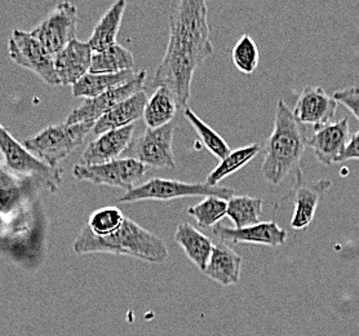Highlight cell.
Masks as SVG:
<instances>
[{
	"label": "cell",
	"instance_id": "cell-1",
	"mask_svg": "<svg viewBox=\"0 0 359 336\" xmlns=\"http://www.w3.org/2000/svg\"><path fill=\"white\" fill-rule=\"evenodd\" d=\"M212 52L207 3L180 0L170 17V39L151 86L171 90L179 110H184L188 107L194 73Z\"/></svg>",
	"mask_w": 359,
	"mask_h": 336
},
{
	"label": "cell",
	"instance_id": "cell-2",
	"mask_svg": "<svg viewBox=\"0 0 359 336\" xmlns=\"http://www.w3.org/2000/svg\"><path fill=\"white\" fill-rule=\"evenodd\" d=\"M308 139L305 126L294 118L285 100H278L274 128L264 148L262 177L271 185L282 184L291 175L300 180V162L308 147Z\"/></svg>",
	"mask_w": 359,
	"mask_h": 336
},
{
	"label": "cell",
	"instance_id": "cell-3",
	"mask_svg": "<svg viewBox=\"0 0 359 336\" xmlns=\"http://www.w3.org/2000/svg\"><path fill=\"white\" fill-rule=\"evenodd\" d=\"M73 247L76 254L121 255L154 264H162L170 255L162 238L127 216L118 229L107 236H95L84 225Z\"/></svg>",
	"mask_w": 359,
	"mask_h": 336
},
{
	"label": "cell",
	"instance_id": "cell-4",
	"mask_svg": "<svg viewBox=\"0 0 359 336\" xmlns=\"http://www.w3.org/2000/svg\"><path fill=\"white\" fill-rule=\"evenodd\" d=\"M93 127L95 122L49 126L32 139L26 140L24 147L43 163L55 168L82 144Z\"/></svg>",
	"mask_w": 359,
	"mask_h": 336
},
{
	"label": "cell",
	"instance_id": "cell-5",
	"mask_svg": "<svg viewBox=\"0 0 359 336\" xmlns=\"http://www.w3.org/2000/svg\"><path fill=\"white\" fill-rule=\"evenodd\" d=\"M236 196L234 189L211 187L205 182H184L156 177L126 191L119 197V203H133L140 201H173L188 197H219L230 199Z\"/></svg>",
	"mask_w": 359,
	"mask_h": 336
},
{
	"label": "cell",
	"instance_id": "cell-6",
	"mask_svg": "<svg viewBox=\"0 0 359 336\" xmlns=\"http://www.w3.org/2000/svg\"><path fill=\"white\" fill-rule=\"evenodd\" d=\"M147 171V167L145 164L127 156L96 166L75 164L73 175L76 180L90 181L96 185L126 189L128 191L135 188V184Z\"/></svg>",
	"mask_w": 359,
	"mask_h": 336
},
{
	"label": "cell",
	"instance_id": "cell-7",
	"mask_svg": "<svg viewBox=\"0 0 359 336\" xmlns=\"http://www.w3.org/2000/svg\"><path fill=\"white\" fill-rule=\"evenodd\" d=\"M76 27L78 8L70 1H62L34 29L32 35L55 58L70 41L76 39Z\"/></svg>",
	"mask_w": 359,
	"mask_h": 336
},
{
	"label": "cell",
	"instance_id": "cell-8",
	"mask_svg": "<svg viewBox=\"0 0 359 336\" xmlns=\"http://www.w3.org/2000/svg\"><path fill=\"white\" fill-rule=\"evenodd\" d=\"M175 122L161 128H147L141 136L132 141L127 149L128 158H133L145 166L154 168H175L176 162L172 150Z\"/></svg>",
	"mask_w": 359,
	"mask_h": 336
},
{
	"label": "cell",
	"instance_id": "cell-9",
	"mask_svg": "<svg viewBox=\"0 0 359 336\" xmlns=\"http://www.w3.org/2000/svg\"><path fill=\"white\" fill-rule=\"evenodd\" d=\"M8 50L11 58L18 65L32 70L48 84H60L55 72V58L44 50L32 33L15 30L9 38Z\"/></svg>",
	"mask_w": 359,
	"mask_h": 336
},
{
	"label": "cell",
	"instance_id": "cell-10",
	"mask_svg": "<svg viewBox=\"0 0 359 336\" xmlns=\"http://www.w3.org/2000/svg\"><path fill=\"white\" fill-rule=\"evenodd\" d=\"M147 81V72L141 70L137 76L131 82L107 90L93 99H86L81 107H75L67 116L65 123H86V122H97L102 115L107 114L113 107L121 104L124 100L130 99L133 95L144 90Z\"/></svg>",
	"mask_w": 359,
	"mask_h": 336
},
{
	"label": "cell",
	"instance_id": "cell-11",
	"mask_svg": "<svg viewBox=\"0 0 359 336\" xmlns=\"http://www.w3.org/2000/svg\"><path fill=\"white\" fill-rule=\"evenodd\" d=\"M349 118L316 128L308 139V147L314 152L319 162L325 166L341 163L344 152L351 140Z\"/></svg>",
	"mask_w": 359,
	"mask_h": 336
},
{
	"label": "cell",
	"instance_id": "cell-12",
	"mask_svg": "<svg viewBox=\"0 0 359 336\" xmlns=\"http://www.w3.org/2000/svg\"><path fill=\"white\" fill-rule=\"evenodd\" d=\"M337 110V101L318 86H306L302 90L292 110L300 123L313 126L314 130L331 123Z\"/></svg>",
	"mask_w": 359,
	"mask_h": 336
},
{
	"label": "cell",
	"instance_id": "cell-13",
	"mask_svg": "<svg viewBox=\"0 0 359 336\" xmlns=\"http://www.w3.org/2000/svg\"><path fill=\"white\" fill-rule=\"evenodd\" d=\"M0 150L6 158V162L13 171L27 175L32 177H39L46 182H55L58 173L55 168H50L38 158L29 153L24 145L17 142L6 128L0 126Z\"/></svg>",
	"mask_w": 359,
	"mask_h": 336
},
{
	"label": "cell",
	"instance_id": "cell-14",
	"mask_svg": "<svg viewBox=\"0 0 359 336\" xmlns=\"http://www.w3.org/2000/svg\"><path fill=\"white\" fill-rule=\"evenodd\" d=\"M332 187V181L320 179L317 181L296 180V187L291 190L294 199V211L291 217V228L294 230L306 229L316 217L320 199Z\"/></svg>",
	"mask_w": 359,
	"mask_h": 336
},
{
	"label": "cell",
	"instance_id": "cell-15",
	"mask_svg": "<svg viewBox=\"0 0 359 336\" xmlns=\"http://www.w3.org/2000/svg\"><path fill=\"white\" fill-rule=\"evenodd\" d=\"M212 233L221 241H228L233 245L252 243L270 247L285 246L288 236L286 230L276 222H259L242 229L216 225L212 228Z\"/></svg>",
	"mask_w": 359,
	"mask_h": 336
},
{
	"label": "cell",
	"instance_id": "cell-16",
	"mask_svg": "<svg viewBox=\"0 0 359 336\" xmlns=\"http://www.w3.org/2000/svg\"><path fill=\"white\" fill-rule=\"evenodd\" d=\"M133 132L135 124H131L128 127L100 135L84 149L81 164L96 166L118 159V156L130 148Z\"/></svg>",
	"mask_w": 359,
	"mask_h": 336
},
{
	"label": "cell",
	"instance_id": "cell-17",
	"mask_svg": "<svg viewBox=\"0 0 359 336\" xmlns=\"http://www.w3.org/2000/svg\"><path fill=\"white\" fill-rule=\"evenodd\" d=\"M93 51L87 41L74 39L55 58V72L60 84L74 86L90 73Z\"/></svg>",
	"mask_w": 359,
	"mask_h": 336
},
{
	"label": "cell",
	"instance_id": "cell-18",
	"mask_svg": "<svg viewBox=\"0 0 359 336\" xmlns=\"http://www.w3.org/2000/svg\"><path fill=\"white\" fill-rule=\"evenodd\" d=\"M147 100L149 98L145 90H141L130 99L124 100L110 112H107V114L102 115L95 123L92 132L100 136L105 132L131 126L136 121L144 118V110L147 107Z\"/></svg>",
	"mask_w": 359,
	"mask_h": 336
},
{
	"label": "cell",
	"instance_id": "cell-19",
	"mask_svg": "<svg viewBox=\"0 0 359 336\" xmlns=\"http://www.w3.org/2000/svg\"><path fill=\"white\" fill-rule=\"evenodd\" d=\"M241 271L242 256L226 243L220 242L213 247L211 259L203 274L222 286H231L239 282Z\"/></svg>",
	"mask_w": 359,
	"mask_h": 336
},
{
	"label": "cell",
	"instance_id": "cell-20",
	"mask_svg": "<svg viewBox=\"0 0 359 336\" xmlns=\"http://www.w3.org/2000/svg\"><path fill=\"white\" fill-rule=\"evenodd\" d=\"M176 243L182 247L190 262L203 271L212 255L215 245L210 238L189 222H180L175 233Z\"/></svg>",
	"mask_w": 359,
	"mask_h": 336
},
{
	"label": "cell",
	"instance_id": "cell-21",
	"mask_svg": "<svg viewBox=\"0 0 359 336\" xmlns=\"http://www.w3.org/2000/svg\"><path fill=\"white\" fill-rule=\"evenodd\" d=\"M126 8L127 1L118 0L107 9V13L100 18V21L93 29V33L90 35V41H87L93 53L102 52L116 44Z\"/></svg>",
	"mask_w": 359,
	"mask_h": 336
},
{
	"label": "cell",
	"instance_id": "cell-22",
	"mask_svg": "<svg viewBox=\"0 0 359 336\" xmlns=\"http://www.w3.org/2000/svg\"><path fill=\"white\" fill-rule=\"evenodd\" d=\"M139 74V72L128 70L122 73H87L81 81L73 86V95L75 98L93 99L107 90H113L122 84L131 82Z\"/></svg>",
	"mask_w": 359,
	"mask_h": 336
},
{
	"label": "cell",
	"instance_id": "cell-23",
	"mask_svg": "<svg viewBox=\"0 0 359 336\" xmlns=\"http://www.w3.org/2000/svg\"><path fill=\"white\" fill-rule=\"evenodd\" d=\"M179 112L177 102L171 90L165 87H158L151 98L147 100L144 110V121L147 128H161L165 124L173 122V118Z\"/></svg>",
	"mask_w": 359,
	"mask_h": 336
},
{
	"label": "cell",
	"instance_id": "cell-24",
	"mask_svg": "<svg viewBox=\"0 0 359 336\" xmlns=\"http://www.w3.org/2000/svg\"><path fill=\"white\" fill-rule=\"evenodd\" d=\"M135 58L131 51L124 48L121 44H114L113 47L93 53L90 73H122L133 70Z\"/></svg>",
	"mask_w": 359,
	"mask_h": 336
},
{
	"label": "cell",
	"instance_id": "cell-25",
	"mask_svg": "<svg viewBox=\"0 0 359 336\" xmlns=\"http://www.w3.org/2000/svg\"><path fill=\"white\" fill-rule=\"evenodd\" d=\"M260 152H262V145L259 144H251L245 148L230 152V154L220 161L219 166L207 176L204 182L211 187H219L221 181L229 177L230 175L237 173L238 170H241L242 167H245V164L251 162Z\"/></svg>",
	"mask_w": 359,
	"mask_h": 336
},
{
	"label": "cell",
	"instance_id": "cell-26",
	"mask_svg": "<svg viewBox=\"0 0 359 336\" xmlns=\"http://www.w3.org/2000/svg\"><path fill=\"white\" fill-rule=\"evenodd\" d=\"M262 213V198L234 196L228 201L226 216L234 222L236 229H242L259 224Z\"/></svg>",
	"mask_w": 359,
	"mask_h": 336
},
{
	"label": "cell",
	"instance_id": "cell-27",
	"mask_svg": "<svg viewBox=\"0 0 359 336\" xmlns=\"http://www.w3.org/2000/svg\"><path fill=\"white\" fill-rule=\"evenodd\" d=\"M184 115L188 119L189 123L191 124L193 128L196 130L204 148L207 149L211 154L220 161L230 154L231 150L229 148L228 142L222 139L220 135L212 130L208 124L204 123L203 121L190 107L184 109Z\"/></svg>",
	"mask_w": 359,
	"mask_h": 336
},
{
	"label": "cell",
	"instance_id": "cell-28",
	"mask_svg": "<svg viewBox=\"0 0 359 336\" xmlns=\"http://www.w3.org/2000/svg\"><path fill=\"white\" fill-rule=\"evenodd\" d=\"M228 213V201L219 197H205L198 205L190 207L188 213L202 228H213Z\"/></svg>",
	"mask_w": 359,
	"mask_h": 336
},
{
	"label": "cell",
	"instance_id": "cell-29",
	"mask_svg": "<svg viewBox=\"0 0 359 336\" xmlns=\"http://www.w3.org/2000/svg\"><path fill=\"white\" fill-rule=\"evenodd\" d=\"M231 60L238 70L243 74H252L257 69L260 61V52L256 43L248 34L242 35L233 47Z\"/></svg>",
	"mask_w": 359,
	"mask_h": 336
},
{
	"label": "cell",
	"instance_id": "cell-30",
	"mask_svg": "<svg viewBox=\"0 0 359 336\" xmlns=\"http://www.w3.org/2000/svg\"><path fill=\"white\" fill-rule=\"evenodd\" d=\"M124 219L126 216L119 208L102 207L90 215L86 227L95 236H107L109 233L118 229L122 225Z\"/></svg>",
	"mask_w": 359,
	"mask_h": 336
},
{
	"label": "cell",
	"instance_id": "cell-31",
	"mask_svg": "<svg viewBox=\"0 0 359 336\" xmlns=\"http://www.w3.org/2000/svg\"><path fill=\"white\" fill-rule=\"evenodd\" d=\"M332 98L348 107L351 114L354 115L359 121V87L351 86L343 90H335Z\"/></svg>",
	"mask_w": 359,
	"mask_h": 336
},
{
	"label": "cell",
	"instance_id": "cell-32",
	"mask_svg": "<svg viewBox=\"0 0 359 336\" xmlns=\"http://www.w3.org/2000/svg\"><path fill=\"white\" fill-rule=\"evenodd\" d=\"M353 159H359V131L355 132L354 135H351V140H349L346 149L344 152L341 162L353 161Z\"/></svg>",
	"mask_w": 359,
	"mask_h": 336
}]
</instances>
